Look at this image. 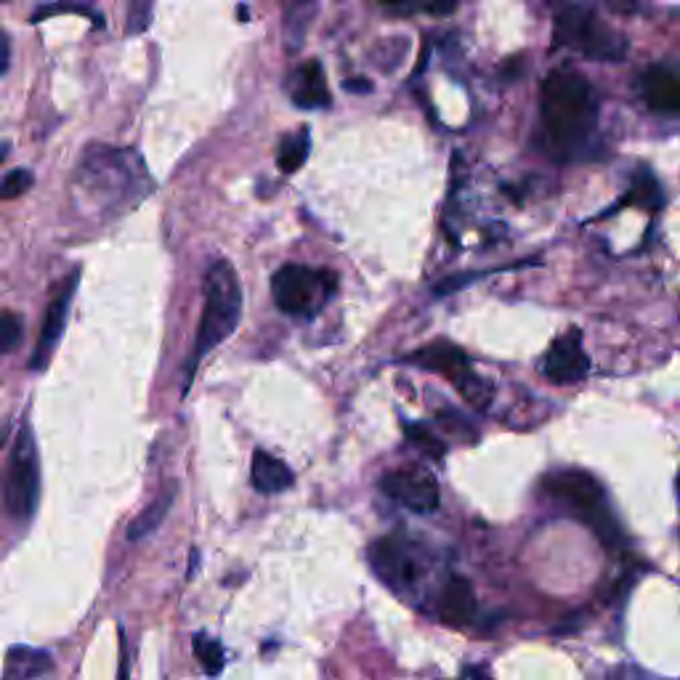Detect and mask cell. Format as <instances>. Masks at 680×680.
<instances>
[{
  "label": "cell",
  "instance_id": "20",
  "mask_svg": "<svg viewBox=\"0 0 680 680\" xmlns=\"http://www.w3.org/2000/svg\"><path fill=\"white\" fill-rule=\"evenodd\" d=\"M622 205H638L651 213L662 211L665 194H662V184H659V179L654 176L651 171L636 173V181H633L630 192H627V197L622 199Z\"/></svg>",
  "mask_w": 680,
  "mask_h": 680
},
{
  "label": "cell",
  "instance_id": "4",
  "mask_svg": "<svg viewBox=\"0 0 680 680\" xmlns=\"http://www.w3.org/2000/svg\"><path fill=\"white\" fill-rule=\"evenodd\" d=\"M542 495L563 510H569L578 521L587 524L606 548H617L622 542V527L608 500L604 484L582 468H559L542 478Z\"/></svg>",
  "mask_w": 680,
  "mask_h": 680
},
{
  "label": "cell",
  "instance_id": "14",
  "mask_svg": "<svg viewBox=\"0 0 680 680\" xmlns=\"http://www.w3.org/2000/svg\"><path fill=\"white\" fill-rule=\"evenodd\" d=\"M640 94L651 112L678 115L680 109V75L672 64H651L640 75Z\"/></svg>",
  "mask_w": 680,
  "mask_h": 680
},
{
  "label": "cell",
  "instance_id": "16",
  "mask_svg": "<svg viewBox=\"0 0 680 680\" xmlns=\"http://www.w3.org/2000/svg\"><path fill=\"white\" fill-rule=\"evenodd\" d=\"M250 484L261 495H280L295 484V474L288 468V463L274 457L267 450H256L250 460Z\"/></svg>",
  "mask_w": 680,
  "mask_h": 680
},
{
  "label": "cell",
  "instance_id": "11",
  "mask_svg": "<svg viewBox=\"0 0 680 680\" xmlns=\"http://www.w3.org/2000/svg\"><path fill=\"white\" fill-rule=\"evenodd\" d=\"M540 370L555 386L580 384L591 373V359H587L585 348H582L580 330H566V333L553 341V346L542 356Z\"/></svg>",
  "mask_w": 680,
  "mask_h": 680
},
{
  "label": "cell",
  "instance_id": "29",
  "mask_svg": "<svg viewBox=\"0 0 680 680\" xmlns=\"http://www.w3.org/2000/svg\"><path fill=\"white\" fill-rule=\"evenodd\" d=\"M9 62H11V48H9V37L0 32V75L9 69Z\"/></svg>",
  "mask_w": 680,
  "mask_h": 680
},
{
  "label": "cell",
  "instance_id": "5",
  "mask_svg": "<svg viewBox=\"0 0 680 680\" xmlns=\"http://www.w3.org/2000/svg\"><path fill=\"white\" fill-rule=\"evenodd\" d=\"M553 45L569 48L593 62H622L627 56V37L614 30L593 6H563L553 22Z\"/></svg>",
  "mask_w": 680,
  "mask_h": 680
},
{
  "label": "cell",
  "instance_id": "28",
  "mask_svg": "<svg viewBox=\"0 0 680 680\" xmlns=\"http://www.w3.org/2000/svg\"><path fill=\"white\" fill-rule=\"evenodd\" d=\"M457 680H492V676L484 665H468V667H463V672H460Z\"/></svg>",
  "mask_w": 680,
  "mask_h": 680
},
{
  "label": "cell",
  "instance_id": "22",
  "mask_svg": "<svg viewBox=\"0 0 680 680\" xmlns=\"http://www.w3.org/2000/svg\"><path fill=\"white\" fill-rule=\"evenodd\" d=\"M192 644H194V657H197L199 665L205 667L207 676H222L226 667V651L222 640L205 636V633H197Z\"/></svg>",
  "mask_w": 680,
  "mask_h": 680
},
{
  "label": "cell",
  "instance_id": "6",
  "mask_svg": "<svg viewBox=\"0 0 680 680\" xmlns=\"http://www.w3.org/2000/svg\"><path fill=\"white\" fill-rule=\"evenodd\" d=\"M335 293H338V277L330 269L288 263L271 277V298L277 309L298 320H314Z\"/></svg>",
  "mask_w": 680,
  "mask_h": 680
},
{
  "label": "cell",
  "instance_id": "9",
  "mask_svg": "<svg viewBox=\"0 0 680 680\" xmlns=\"http://www.w3.org/2000/svg\"><path fill=\"white\" fill-rule=\"evenodd\" d=\"M407 361L423 367V370L439 373L444 375V378H450L452 386H455L471 404L487 407V401L492 399V388L487 386V380L478 378L468 356L460 352L457 346H452L450 341L431 343V346L407 356Z\"/></svg>",
  "mask_w": 680,
  "mask_h": 680
},
{
  "label": "cell",
  "instance_id": "30",
  "mask_svg": "<svg viewBox=\"0 0 680 680\" xmlns=\"http://www.w3.org/2000/svg\"><path fill=\"white\" fill-rule=\"evenodd\" d=\"M343 86H346V90H352V94H370L373 90L370 80H346Z\"/></svg>",
  "mask_w": 680,
  "mask_h": 680
},
{
  "label": "cell",
  "instance_id": "12",
  "mask_svg": "<svg viewBox=\"0 0 680 680\" xmlns=\"http://www.w3.org/2000/svg\"><path fill=\"white\" fill-rule=\"evenodd\" d=\"M77 282H80V271H73V274L67 277V280L62 282V288L56 290V295L51 298L48 311H45V322L41 330V341H37L35 352H32L30 367L32 370H45L51 361V356H54L56 346H60V338L64 333V327H67V314L69 306H73V295L77 290Z\"/></svg>",
  "mask_w": 680,
  "mask_h": 680
},
{
  "label": "cell",
  "instance_id": "15",
  "mask_svg": "<svg viewBox=\"0 0 680 680\" xmlns=\"http://www.w3.org/2000/svg\"><path fill=\"white\" fill-rule=\"evenodd\" d=\"M436 606H439V617H442L446 625L452 627L471 625L476 617L474 585H471L465 578H460V574H452V578H446V582L442 585Z\"/></svg>",
  "mask_w": 680,
  "mask_h": 680
},
{
  "label": "cell",
  "instance_id": "26",
  "mask_svg": "<svg viewBox=\"0 0 680 680\" xmlns=\"http://www.w3.org/2000/svg\"><path fill=\"white\" fill-rule=\"evenodd\" d=\"M149 19H152V3H133L128 9V32L139 35L149 28Z\"/></svg>",
  "mask_w": 680,
  "mask_h": 680
},
{
  "label": "cell",
  "instance_id": "1",
  "mask_svg": "<svg viewBox=\"0 0 680 680\" xmlns=\"http://www.w3.org/2000/svg\"><path fill=\"white\" fill-rule=\"evenodd\" d=\"M542 147L559 163L591 160L598 139V99L585 75L553 69L540 88Z\"/></svg>",
  "mask_w": 680,
  "mask_h": 680
},
{
  "label": "cell",
  "instance_id": "13",
  "mask_svg": "<svg viewBox=\"0 0 680 680\" xmlns=\"http://www.w3.org/2000/svg\"><path fill=\"white\" fill-rule=\"evenodd\" d=\"M288 94L298 109H327L333 104V94L322 62L309 60L298 64L288 77Z\"/></svg>",
  "mask_w": 680,
  "mask_h": 680
},
{
  "label": "cell",
  "instance_id": "7",
  "mask_svg": "<svg viewBox=\"0 0 680 680\" xmlns=\"http://www.w3.org/2000/svg\"><path fill=\"white\" fill-rule=\"evenodd\" d=\"M37 495H41V463H37L35 436L30 425H22L14 450H11L0 497H3L6 514L17 521H30L37 508Z\"/></svg>",
  "mask_w": 680,
  "mask_h": 680
},
{
  "label": "cell",
  "instance_id": "3",
  "mask_svg": "<svg viewBox=\"0 0 680 680\" xmlns=\"http://www.w3.org/2000/svg\"><path fill=\"white\" fill-rule=\"evenodd\" d=\"M203 298V314H199L197 335H194V348L190 361H186L184 391L192 386L199 361L211 352H216L242 320V282L229 261L218 258L207 267Z\"/></svg>",
  "mask_w": 680,
  "mask_h": 680
},
{
  "label": "cell",
  "instance_id": "31",
  "mask_svg": "<svg viewBox=\"0 0 680 680\" xmlns=\"http://www.w3.org/2000/svg\"><path fill=\"white\" fill-rule=\"evenodd\" d=\"M617 680H644V678H640V672H633V670H627V672H622V676H619Z\"/></svg>",
  "mask_w": 680,
  "mask_h": 680
},
{
  "label": "cell",
  "instance_id": "19",
  "mask_svg": "<svg viewBox=\"0 0 680 680\" xmlns=\"http://www.w3.org/2000/svg\"><path fill=\"white\" fill-rule=\"evenodd\" d=\"M311 152V131L306 126L298 128L295 133L282 136L280 152H277V165L282 173H295L306 165Z\"/></svg>",
  "mask_w": 680,
  "mask_h": 680
},
{
  "label": "cell",
  "instance_id": "10",
  "mask_svg": "<svg viewBox=\"0 0 680 680\" xmlns=\"http://www.w3.org/2000/svg\"><path fill=\"white\" fill-rule=\"evenodd\" d=\"M378 487L386 497L404 505L412 514H433V510L439 508V503H442L436 478H433L429 471L414 468V465L388 471V474L380 476Z\"/></svg>",
  "mask_w": 680,
  "mask_h": 680
},
{
  "label": "cell",
  "instance_id": "18",
  "mask_svg": "<svg viewBox=\"0 0 680 680\" xmlns=\"http://www.w3.org/2000/svg\"><path fill=\"white\" fill-rule=\"evenodd\" d=\"M176 495H179L176 484H171V487H165L163 492H160V495L154 497V500L149 503L147 508L131 521V527H128V540L131 542L144 540V537L158 532L160 524L165 521L168 514H171L173 503H176Z\"/></svg>",
  "mask_w": 680,
  "mask_h": 680
},
{
  "label": "cell",
  "instance_id": "8",
  "mask_svg": "<svg viewBox=\"0 0 680 680\" xmlns=\"http://www.w3.org/2000/svg\"><path fill=\"white\" fill-rule=\"evenodd\" d=\"M370 566L388 587L410 593L429 572V559L423 548L401 535H388L370 546Z\"/></svg>",
  "mask_w": 680,
  "mask_h": 680
},
{
  "label": "cell",
  "instance_id": "24",
  "mask_svg": "<svg viewBox=\"0 0 680 680\" xmlns=\"http://www.w3.org/2000/svg\"><path fill=\"white\" fill-rule=\"evenodd\" d=\"M22 335H24L22 316L11 314V311H3V314H0V356L14 352L19 341H22Z\"/></svg>",
  "mask_w": 680,
  "mask_h": 680
},
{
  "label": "cell",
  "instance_id": "25",
  "mask_svg": "<svg viewBox=\"0 0 680 680\" xmlns=\"http://www.w3.org/2000/svg\"><path fill=\"white\" fill-rule=\"evenodd\" d=\"M32 173L28 168H14L11 173H6L3 179H0V199H17L22 197L24 192L32 186Z\"/></svg>",
  "mask_w": 680,
  "mask_h": 680
},
{
  "label": "cell",
  "instance_id": "2",
  "mask_svg": "<svg viewBox=\"0 0 680 680\" xmlns=\"http://www.w3.org/2000/svg\"><path fill=\"white\" fill-rule=\"evenodd\" d=\"M77 186L96 211L122 213L152 194L154 181L133 149L90 147L77 168Z\"/></svg>",
  "mask_w": 680,
  "mask_h": 680
},
{
  "label": "cell",
  "instance_id": "17",
  "mask_svg": "<svg viewBox=\"0 0 680 680\" xmlns=\"http://www.w3.org/2000/svg\"><path fill=\"white\" fill-rule=\"evenodd\" d=\"M54 667L48 651L30 649V646H14L6 654L3 665V680H35L45 676Z\"/></svg>",
  "mask_w": 680,
  "mask_h": 680
},
{
  "label": "cell",
  "instance_id": "27",
  "mask_svg": "<svg viewBox=\"0 0 680 680\" xmlns=\"http://www.w3.org/2000/svg\"><path fill=\"white\" fill-rule=\"evenodd\" d=\"M118 680H131V659H128V646H126V636H122V630H120V670H118Z\"/></svg>",
  "mask_w": 680,
  "mask_h": 680
},
{
  "label": "cell",
  "instance_id": "21",
  "mask_svg": "<svg viewBox=\"0 0 680 680\" xmlns=\"http://www.w3.org/2000/svg\"><path fill=\"white\" fill-rule=\"evenodd\" d=\"M314 14H316L314 3L290 6L288 17H284V41H288V51L301 48L303 37H306V30L311 24V17Z\"/></svg>",
  "mask_w": 680,
  "mask_h": 680
},
{
  "label": "cell",
  "instance_id": "23",
  "mask_svg": "<svg viewBox=\"0 0 680 680\" xmlns=\"http://www.w3.org/2000/svg\"><path fill=\"white\" fill-rule=\"evenodd\" d=\"M401 429H404L407 436H410V442L418 444V450H423L431 460H444L446 444L431 429H425V425L420 423H410V420H404Z\"/></svg>",
  "mask_w": 680,
  "mask_h": 680
}]
</instances>
